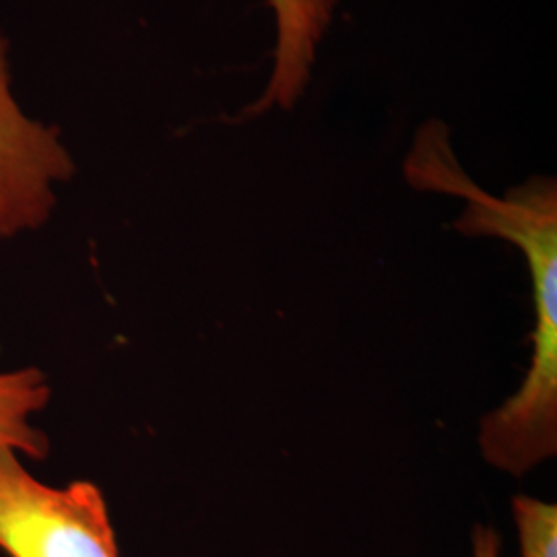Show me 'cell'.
Wrapping results in <instances>:
<instances>
[{
	"instance_id": "cell-1",
	"label": "cell",
	"mask_w": 557,
	"mask_h": 557,
	"mask_svg": "<svg viewBox=\"0 0 557 557\" xmlns=\"http://www.w3.org/2000/svg\"><path fill=\"white\" fill-rule=\"evenodd\" d=\"M533 281V358L520 388L481 419L479 448L504 473L524 475L557 453V188L531 186L499 223Z\"/></svg>"
},
{
	"instance_id": "cell-2",
	"label": "cell",
	"mask_w": 557,
	"mask_h": 557,
	"mask_svg": "<svg viewBox=\"0 0 557 557\" xmlns=\"http://www.w3.org/2000/svg\"><path fill=\"white\" fill-rule=\"evenodd\" d=\"M0 552L7 557H120L96 483L46 485L13 453L0 455Z\"/></svg>"
},
{
	"instance_id": "cell-3",
	"label": "cell",
	"mask_w": 557,
	"mask_h": 557,
	"mask_svg": "<svg viewBox=\"0 0 557 557\" xmlns=\"http://www.w3.org/2000/svg\"><path fill=\"white\" fill-rule=\"evenodd\" d=\"M71 174L59 133L25 119L11 98L0 38V238L44 223L54 205L52 184Z\"/></svg>"
},
{
	"instance_id": "cell-4",
	"label": "cell",
	"mask_w": 557,
	"mask_h": 557,
	"mask_svg": "<svg viewBox=\"0 0 557 557\" xmlns=\"http://www.w3.org/2000/svg\"><path fill=\"white\" fill-rule=\"evenodd\" d=\"M277 20L275 64L269 85L246 112L259 116L271 108H292L304 94L335 9L341 0H269Z\"/></svg>"
},
{
	"instance_id": "cell-5",
	"label": "cell",
	"mask_w": 557,
	"mask_h": 557,
	"mask_svg": "<svg viewBox=\"0 0 557 557\" xmlns=\"http://www.w3.org/2000/svg\"><path fill=\"white\" fill-rule=\"evenodd\" d=\"M50 400L48 380L36 368L0 372V455L44 458L48 438L29 419Z\"/></svg>"
},
{
	"instance_id": "cell-6",
	"label": "cell",
	"mask_w": 557,
	"mask_h": 557,
	"mask_svg": "<svg viewBox=\"0 0 557 557\" xmlns=\"http://www.w3.org/2000/svg\"><path fill=\"white\" fill-rule=\"evenodd\" d=\"M512 517L517 524L520 556L557 557V506L531 498H512Z\"/></svg>"
},
{
	"instance_id": "cell-7",
	"label": "cell",
	"mask_w": 557,
	"mask_h": 557,
	"mask_svg": "<svg viewBox=\"0 0 557 557\" xmlns=\"http://www.w3.org/2000/svg\"><path fill=\"white\" fill-rule=\"evenodd\" d=\"M473 557H502V539L492 527H483V524L475 527Z\"/></svg>"
}]
</instances>
